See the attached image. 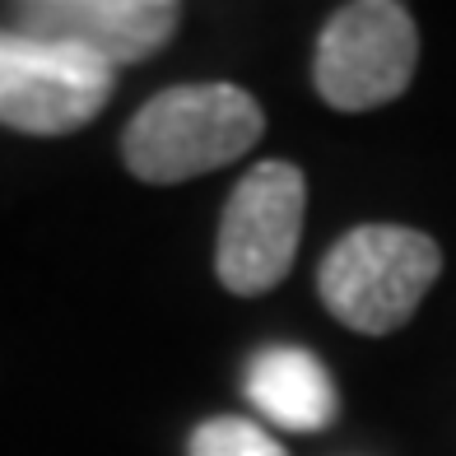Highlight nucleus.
Wrapping results in <instances>:
<instances>
[{"instance_id":"nucleus-1","label":"nucleus","mask_w":456,"mask_h":456,"mask_svg":"<svg viewBox=\"0 0 456 456\" xmlns=\"http://www.w3.org/2000/svg\"><path fill=\"white\" fill-rule=\"evenodd\" d=\"M265 131L261 102L238 85H177L154 94L121 131L126 173L150 186L191 182L228 168Z\"/></svg>"},{"instance_id":"nucleus-2","label":"nucleus","mask_w":456,"mask_h":456,"mask_svg":"<svg viewBox=\"0 0 456 456\" xmlns=\"http://www.w3.org/2000/svg\"><path fill=\"white\" fill-rule=\"evenodd\" d=\"M443 275V247L405 224H359L322 256L317 294L359 336L401 330Z\"/></svg>"},{"instance_id":"nucleus-3","label":"nucleus","mask_w":456,"mask_h":456,"mask_svg":"<svg viewBox=\"0 0 456 456\" xmlns=\"http://www.w3.org/2000/svg\"><path fill=\"white\" fill-rule=\"evenodd\" d=\"M419 66V28L396 0H354L326 19L313 56V85L326 108L372 112L396 102Z\"/></svg>"},{"instance_id":"nucleus-4","label":"nucleus","mask_w":456,"mask_h":456,"mask_svg":"<svg viewBox=\"0 0 456 456\" xmlns=\"http://www.w3.org/2000/svg\"><path fill=\"white\" fill-rule=\"evenodd\" d=\"M307 215V177L298 163L265 159L228 191L219 242H215V275L228 294L256 298L289 275L303 238Z\"/></svg>"},{"instance_id":"nucleus-5","label":"nucleus","mask_w":456,"mask_h":456,"mask_svg":"<svg viewBox=\"0 0 456 456\" xmlns=\"http://www.w3.org/2000/svg\"><path fill=\"white\" fill-rule=\"evenodd\" d=\"M112 66L0 28V126L19 135H70L108 108Z\"/></svg>"},{"instance_id":"nucleus-6","label":"nucleus","mask_w":456,"mask_h":456,"mask_svg":"<svg viewBox=\"0 0 456 456\" xmlns=\"http://www.w3.org/2000/svg\"><path fill=\"white\" fill-rule=\"evenodd\" d=\"M14 33L52 47H75L102 66L150 61L177 37L182 5L173 0H33L14 5Z\"/></svg>"},{"instance_id":"nucleus-7","label":"nucleus","mask_w":456,"mask_h":456,"mask_svg":"<svg viewBox=\"0 0 456 456\" xmlns=\"http://www.w3.org/2000/svg\"><path fill=\"white\" fill-rule=\"evenodd\" d=\"M247 401L265 419L294 433H317L336 419V382L317 354L298 345H271L247 363Z\"/></svg>"},{"instance_id":"nucleus-8","label":"nucleus","mask_w":456,"mask_h":456,"mask_svg":"<svg viewBox=\"0 0 456 456\" xmlns=\"http://www.w3.org/2000/svg\"><path fill=\"white\" fill-rule=\"evenodd\" d=\"M186 456H289V452L261 424L238 419V414H219V419H205L191 428Z\"/></svg>"}]
</instances>
